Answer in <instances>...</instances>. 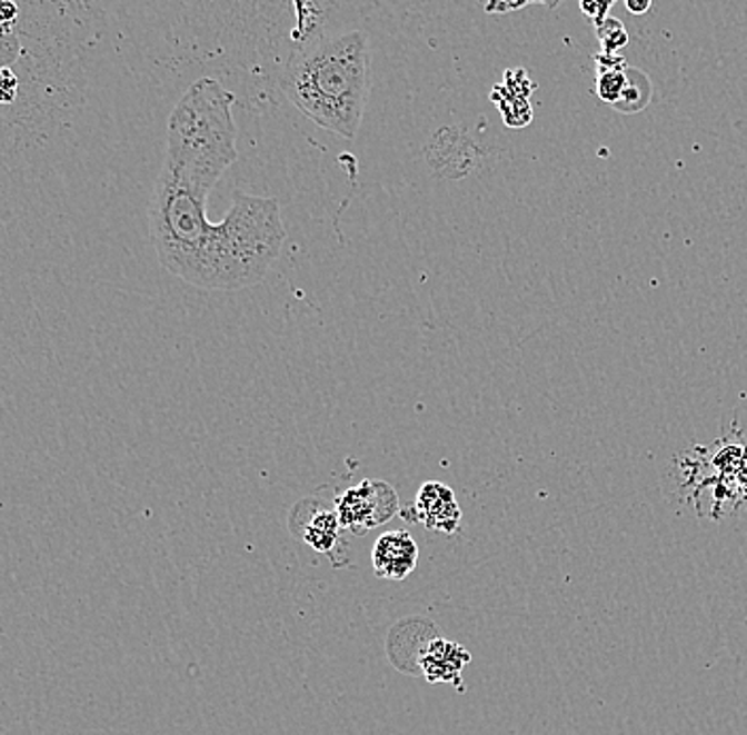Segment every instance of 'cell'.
I'll return each mask as SVG.
<instances>
[{
    "label": "cell",
    "instance_id": "1",
    "mask_svg": "<svg viewBox=\"0 0 747 735\" xmlns=\"http://www.w3.org/2000/svg\"><path fill=\"white\" fill-rule=\"evenodd\" d=\"M233 95L202 77L187 88L166 126V153L149 205V237L163 268L198 289L240 291L259 284L285 245L277 198L233 193L221 221L207 202L238 160Z\"/></svg>",
    "mask_w": 747,
    "mask_h": 735
},
{
    "label": "cell",
    "instance_id": "12",
    "mask_svg": "<svg viewBox=\"0 0 747 735\" xmlns=\"http://www.w3.org/2000/svg\"><path fill=\"white\" fill-rule=\"evenodd\" d=\"M534 2L546 4V7H557L560 0H490L489 4H487V11L489 13H508V11L522 9V7L534 4Z\"/></svg>",
    "mask_w": 747,
    "mask_h": 735
},
{
    "label": "cell",
    "instance_id": "4",
    "mask_svg": "<svg viewBox=\"0 0 747 735\" xmlns=\"http://www.w3.org/2000/svg\"><path fill=\"white\" fill-rule=\"evenodd\" d=\"M408 522L420 523L427 529L452 536L461 527V506L457 504L455 491L440 480H427L419 487L412 508H404L401 513Z\"/></svg>",
    "mask_w": 747,
    "mask_h": 735
},
{
    "label": "cell",
    "instance_id": "13",
    "mask_svg": "<svg viewBox=\"0 0 747 735\" xmlns=\"http://www.w3.org/2000/svg\"><path fill=\"white\" fill-rule=\"evenodd\" d=\"M582 4V11L595 22V28L597 26L604 24L607 20V11H609V7L614 4L611 0H582L580 2Z\"/></svg>",
    "mask_w": 747,
    "mask_h": 735
},
{
    "label": "cell",
    "instance_id": "7",
    "mask_svg": "<svg viewBox=\"0 0 747 735\" xmlns=\"http://www.w3.org/2000/svg\"><path fill=\"white\" fill-rule=\"evenodd\" d=\"M469 662V650L446 638L427 642L419 655L420 669L429 683H459V676Z\"/></svg>",
    "mask_w": 747,
    "mask_h": 735
},
{
    "label": "cell",
    "instance_id": "9",
    "mask_svg": "<svg viewBox=\"0 0 747 735\" xmlns=\"http://www.w3.org/2000/svg\"><path fill=\"white\" fill-rule=\"evenodd\" d=\"M627 75H629V69H627ZM648 102H650V81L646 75L637 71V79L627 81L625 95L614 107L622 113H637L644 107H648Z\"/></svg>",
    "mask_w": 747,
    "mask_h": 735
},
{
    "label": "cell",
    "instance_id": "8",
    "mask_svg": "<svg viewBox=\"0 0 747 735\" xmlns=\"http://www.w3.org/2000/svg\"><path fill=\"white\" fill-rule=\"evenodd\" d=\"M597 62H599V81H597L599 98L609 105H616L625 95L629 81L627 62L616 53H601L597 56Z\"/></svg>",
    "mask_w": 747,
    "mask_h": 735
},
{
    "label": "cell",
    "instance_id": "5",
    "mask_svg": "<svg viewBox=\"0 0 747 735\" xmlns=\"http://www.w3.org/2000/svg\"><path fill=\"white\" fill-rule=\"evenodd\" d=\"M340 522L333 506H327L326 501L317 498L300 499L291 513H289V532L296 540H302L303 545L312 550L329 555L338 545Z\"/></svg>",
    "mask_w": 747,
    "mask_h": 735
},
{
    "label": "cell",
    "instance_id": "2",
    "mask_svg": "<svg viewBox=\"0 0 747 735\" xmlns=\"http://www.w3.org/2000/svg\"><path fill=\"white\" fill-rule=\"evenodd\" d=\"M370 43L361 30L312 32L291 51L279 86L310 121L355 139L370 96Z\"/></svg>",
    "mask_w": 747,
    "mask_h": 735
},
{
    "label": "cell",
    "instance_id": "11",
    "mask_svg": "<svg viewBox=\"0 0 747 735\" xmlns=\"http://www.w3.org/2000/svg\"><path fill=\"white\" fill-rule=\"evenodd\" d=\"M20 81L11 69H0V105H11L18 98Z\"/></svg>",
    "mask_w": 747,
    "mask_h": 735
},
{
    "label": "cell",
    "instance_id": "15",
    "mask_svg": "<svg viewBox=\"0 0 747 735\" xmlns=\"http://www.w3.org/2000/svg\"><path fill=\"white\" fill-rule=\"evenodd\" d=\"M653 7V0H627V9L630 13L635 16H641V13H648Z\"/></svg>",
    "mask_w": 747,
    "mask_h": 735
},
{
    "label": "cell",
    "instance_id": "14",
    "mask_svg": "<svg viewBox=\"0 0 747 735\" xmlns=\"http://www.w3.org/2000/svg\"><path fill=\"white\" fill-rule=\"evenodd\" d=\"M18 20L16 0H0V26L11 24Z\"/></svg>",
    "mask_w": 747,
    "mask_h": 735
},
{
    "label": "cell",
    "instance_id": "10",
    "mask_svg": "<svg viewBox=\"0 0 747 735\" xmlns=\"http://www.w3.org/2000/svg\"><path fill=\"white\" fill-rule=\"evenodd\" d=\"M597 34H599V41L604 43V53H616L618 49L629 43V34L625 26L616 18H607L604 24L597 26Z\"/></svg>",
    "mask_w": 747,
    "mask_h": 735
},
{
    "label": "cell",
    "instance_id": "6",
    "mask_svg": "<svg viewBox=\"0 0 747 735\" xmlns=\"http://www.w3.org/2000/svg\"><path fill=\"white\" fill-rule=\"evenodd\" d=\"M419 564V545L408 529L378 536L372 548V566L378 578L406 580Z\"/></svg>",
    "mask_w": 747,
    "mask_h": 735
},
{
    "label": "cell",
    "instance_id": "17",
    "mask_svg": "<svg viewBox=\"0 0 747 735\" xmlns=\"http://www.w3.org/2000/svg\"><path fill=\"white\" fill-rule=\"evenodd\" d=\"M611 2H616V0H611Z\"/></svg>",
    "mask_w": 747,
    "mask_h": 735
},
{
    "label": "cell",
    "instance_id": "16",
    "mask_svg": "<svg viewBox=\"0 0 747 735\" xmlns=\"http://www.w3.org/2000/svg\"><path fill=\"white\" fill-rule=\"evenodd\" d=\"M735 483H737V498H739V501H744V499H747V464L735 478Z\"/></svg>",
    "mask_w": 747,
    "mask_h": 735
},
{
    "label": "cell",
    "instance_id": "3",
    "mask_svg": "<svg viewBox=\"0 0 747 735\" xmlns=\"http://www.w3.org/2000/svg\"><path fill=\"white\" fill-rule=\"evenodd\" d=\"M333 508L342 529L352 536H363L396 519L401 513V501L391 483L368 478L342 491L333 501Z\"/></svg>",
    "mask_w": 747,
    "mask_h": 735
}]
</instances>
